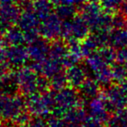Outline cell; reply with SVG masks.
Listing matches in <instances>:
<instances>
[{"label": "cell", "mask_w": 127, "mask_h": 127, "mask_svg": "<svg viewBox=\"0 0 127 127\" xmlns=\"http://www.w3.org/2000/svg\"><path fill=\"white\" fill-rule=\"evenodd\" d=\"M50 45L45 39H37L33 42H30L28 49L30 59L33 62H42L49 57Z\"/></svg>", "instance_id": "10"}, {"label": "cell", "mask_w": 127, "mask_h": 127, "mask_svg": "<svg viewBox=\"0 0 127 127\" xmlns=\"http://www.w3.org/2000/svg\"><path fill=\"white\" fill-rule=\"evenodd\" d=\"M117 62L127 65V47L119 49L117 52Z\"/></svg>", "instance_id": "34"}, {"label": "cell", "mask_w": 127, "mask_h": 127, "mask_svg": "<svg viewBox=\"0 0 127 127\" xmlns=\"http://www.w3.org/2000/svg\"><path fill=\"white\" fill-rule=\"evenodd\" d=\"M89 2H94V3H99L100 0H88Z\"/></svg>", "instance_id": "40"}, {"label": "cell", "mask_w": 127, "mask_h": 127, "mask_svg": "<svg viewBox=\"0 0 127 127\" xmlns=\"http://www.w3.org/2000/svg\"><path fill=\"white\" fill-rule=\"evenodd\" d=\"M64 127H80V126H78V125L73 124V123L67 122V121L65 120V125H64Z\"/></svg>", "instance_id": "38"}, {"label": "cell", "mask_w": 127, "mask_h": 127, "mask_svg": "<svg viewBox=\"0 0 127 127\" xmlns=\"http://www.w3.org/2000/svg\"><path fill=\"white\" fill-rule=\"evenodd\" d=\"M109 45L114 49H122L127 47V29H115L111 31L109 38Z\"/></svg>", "instance_id": "18"}, {"label": "cell", "mask_w": 127, "mask_h": 127, "mask_svg": "<svg viewBox=\"0 0 127 127\" xmlns=\"http://www.w3.org/2000/svg\"><path fill=\"white\" fill-rule=\"evenodd\" d=\"M123 0H100L99 4L101 5L104 11L109 14H115L120 10L123 4Z\"/></svg>", "instance_id": "26"}, {"label": "cell", "mask_w": 127, "mask_h": 127, "mask_svg": "<svg viewBox=\"0 0 127 127\" xmlns=\"http://www.w3.org/2000/svg\"><path fill=\"white\" fill-rule=\"evenodd\" d=\"M124 2H126V3H127V0H123Z\"/></svg>", "instance_id": "42"}, {"label": "cell", "mask_w": 127, "mask_h": 127, "mask_svg": "<svg viewBox=\"0 0 127 127\" xmlns=\"http://www.w3.org/2000/svg\"><path fill=\"white\" fill-rule=\"evenodd\" d=\"M30 67H22L16 73V78L19 89L25 95H30L37 91V78L38 75Z\"/></svg>", "instance_id": "7"}, {"label": "cell", "mask_w": 127, "mask_h": 127, "mask_svg": "<svg viewBox=\"0 0 127 127\" xmlns=\"http://www.w3.org/2000/svg\"><path fill=\"white\" fill-rule=\"evenodd\" d=\"M90 28L81 16H75L72 19L64 20L62 29V37L67 42L77 40L81 42L89 35Z\"/></svg>", "instance_id": "2"}, {"label": "cell", "mask_w": 127, "mask_h": 127, "mask_svg": "<svg viewBox=\"0 0 127 127\" xmlns=\"http://www.w3.org/2000/svg\"><path fill=\"white\" fill-rule=\"evenodd\" d=\"M53 5L50 0H35L30 6L42 21L53 13Z\"/></svg>", "instance_id": "17"}, {"label": "cell", "mask_w": 127, "mask_h": 127, "mask_svg": "<svg viewBox=\"0 0 127 127\" xmlns=\"http://www.w3.org/2000/svg\"><path fill=\"white\" fill-rule=\"evenodd\" d=\"M112 80L120 84L127 79V65L117 62L113 63L112 67Z\"/></svg>", "instance_id": "22"}, {"label": "cell", "mask_w": 127, "mask_h": 127, "mask_svg": "<svg viewBox=\"0 0 127 127\" xmlns=\"http://www.w3.org/2000/svg\"><path fill=\"white\" fill-rule=\"evenodd\" d=\"M40 23L41 20L35 13L30 4L28 5V7L21 12L17 24L25 35L26 42L30 43L38 39V36L40 35L39 33Z\"/></svg>", "instance_id": "3"}, {"label": "cell", "mask_w": 127, "mask_h": 127, "mask_svg": "<svg viewBox=\"0 0 127 127\" xmlns=\"http://www.w3.org/2000/svg\"><path fill=\"white\" fill-rule=\"evenodd\" d=\"M54 5H62V4H71V5H83L87 0H50Z\"/></svg>", "instance_id": "32"}, {"label": "cell", "mask_w": 127, "mask_h": 127, "mask_svg": "<svg viewBox=\"0 0 127 127\" xmlns=\"http://www.w3.org/2000/svg\"><path fill=\"white\" fill-rule=\"evenodd\" d=\"M21 10L16 3L0 4V32L2 34L18 23Z\"/></svg>", "instance_id": "8"}, {"label": "cell", "mask_w": 127, "mask_h": 127, "mask_svg": "<svg viewBox=\"0 0 127 127\" xmlns=\"http://www.w3.org/2000/svg\"><path fill=\"white\" fill-rule=\"evenodd\" d=\"M88 112L90 116L99 119L102 123H105L110 117V112L108 111L105 102L100 95L92 99L88 105Z\"/></svg>", "instance_id": "14"}, {"label": "cell", "mask_w": 127, "mask_h": 127, "mask_svg": "<svg viewBox=\"0 0 127 127\" xmlns=\"http://www.w3.org/2000/svg\"><path fill=\"white\" fill-rule=\"evenodd\" d=\"M100 96L105 102V105L110 112H118L127 106V94L123 91L120 86L105 87Z\"/></svg>", "instance_id": "5"}, {"label": "cell", "mask_w": 127, "mask_h": 127, "mask_svg": "<svg viewBox=\"0 0 127 127\" xmlns=\"http://www.w3.org/2000/svg\"><path fill=\"white\" fill-rule=\"evenodd\" d=\"M6 56L10 65L13 67H21L30 59L28 49L24 45L10 46L6 48Z\"/></svg>", "instance_id": "11"}, {"label": "cell", "mask_w": 127, "mask_h": 127, "mask_svg": "<svg viewBox=\"0 0 127 127\" xmlns=\"http://www.w3.org/2000/svg\"><path fill=\"white\" fill-rule=\"evenodd\" d=\"M79 88L80 89V93L82 95L89 99H94L97 97L98 94H99L100 93L99 83L95 79L87 78Z\"/></svg>", "instance_id": "19"}, {"label": "cell", "mask_w": 127, "mask_h": 127, "mask_svg": "<svg viewBox=\"0 0 127 127\" xmlns=\"http://www.w3.org/2000/svg\"><path fill=\"white\" fill-rule=\"evenodd\" d=\"M55 13L62 19V20H69L75 17L76 8L74 5L71 4H62L56 7Z\"/></svg>", "instance_id": "25"}, {"label": "cell", "mask_w": 127, "mask_h": 127, "mask_svg": "<svg viewBox=\"0 0 127 127\" xmlns=\"http://www.w3.org/2000/svg\"><path fill=\"white\" fill-rule=\"evenodd\" d=\"M106 127H127V121L119 113L111 115L105 122Z\"/></svg>", "instance_id": "27"}, {"label": "cell", "mask_w": 127, "mask_h": 127, "mask_svg": "<svg viewBox=\"0 0 127 127\" xmlns=\"http://www.w3.org/2000/svg\"><path fill=\"white\" fill-rule=\"evenodd\" d=\"M80 127H103V126L101 121L89 115L85 119Z\"/></svg>", "instance_id": "31"}, {"label": "cell", "mask_w": 127, "mask_h": 127, "mask_svg": "<svg viewBox=\"0 0 127 127\" xmlns=\"http://www.w3.org/2000/svg\"><path fill=\"white\" fill-rule=\"evenodd\" d=\"M62 19L56 13H52L41 21L39 33L42 38L47 41H55L62 36Z\"/></svg>", "instance_id": "6"}, {"label": "cell", "mask_w": 127, "mask_h": 127, "mask_svg": "<svg viewBox=\"0 0 127 127\" xmlns=\"http://www.w3.org/2000/svg\"><path fill=\"white\" fill-rule=\"evenodd\" d=\"M17 127H48V122L40 116H35V118L30 119L26 125L17 126Z\"/></svg>", "instance_id": "30"}, {"label": "cell", "mask_w": 127, "mask_h": 127, "mask_svg": "<svg viewBox=\"0 0 127 127\" xmlns=\"http://www.w3.org/2000/svg\"><path fill=\"white\" fill-rule=\"evenodd\" d=\"M120 10H121V13L127 18V3L124 2V3H123L120 8Z\"/></svg>", "instance_id": "35"}, {"label": "cell", "mask_w": 127, "mask_h": 127, "mask_svg": "<svg viewBox=\"0 0 127 127\" xmlns=\"http://www.w3.org/2000/svg\"><path fill=\"white\" fill-rule=\"evenodd\" d=\"M25 107L26 101L19 96H5L2 115L7 119H14L25 111Z\"/></svg>", "instance_id": "9"}, {"label": "cell", "mask_w": 127, "mask_h": 127, "mask_svg": "<svg viewBox=\"0 0 127 127\" xmlns=\"http://www.w3.org/2000/svg\"><path fill=\"white\" fill-rule=\"evenodd\" d=\"M4 98H5L4 95L0 94V115H1L2 112H3V102H4Z\"/></svg>", "instance_id": "36"}, {"label": "cell", "mask_w": 127, "mask_h": 127, "mask_svg": "<svg viewBox=\"0 0 127 127\" xmlns=\"http://www.w3.org/2000/svg\"><path fill=\"white\" fill-rule=\"evenodd\" d=\"M87 116L86 115V112L82 107L76 106L74 108H71L64 114L62 119L67 122L73 123V124L78 125L81 126V124Z\"/></svg>", "instance_id": "20"}, {"label": "cell", "mask_w": 127, "mask_h": 127, "mask_svg": "<svg viewBox=\"0 0 127 127\" xmlns=\"http://www.w3.org/2000/svg\"><path fill=\"white\" fill-rule=\"evenodd\" d=\"M30 118L28 115V113H26V112H23L22 113H20L17 118L13 119L14 123H15L17 126H23V125H26L27 123L30 121Z\"/></svg>", "instance_id": "33"}, {"label": "cell", "mask_w": 127, "mask_h": 127, "mask_svg": "<svg viewBox=\"0 0 127 127\" xmlns=\"http://www.w3.org/2000/svg\"><path fill=\"white\" fill-rule=\"evenodd\" d=\"M97 53L100 55V57L109 65L115 63V61H117V52L115 49L110 45L103 46L99 48Z\"/></svg>", "instance_id": "23"}, {"label": "cell", "mask_w": 127, "mask_h": 127, "mask_svg": "<svg viewBox=\"0 0 127 127\" xmlns=\"http://www.w3.org/2000/svg\"><path fill=\"white\" fill-rule=\"evenodd\" d=\"M19 89L16 78V74L8 73L5 76L0 79V94L4 96L13 95L16 91Z\"/></svg>", "instance_id": "16"}, {"label": "cell", "mask_w": 127, "mask_h": 127, "mask_svg": "<svg viewBox=\"0 0 127 127\" xmlns=\"http://www.w3.org/2000/svg\"><path fill=\"white\" fill-rule=\"evenodd\" d=\"M67 54V44H65L64 42H61V41H56V40H55L50 44L49 55V57L60 61L62 63V61L66 57Z\"/></svg>", "instance_id": "21"}, {"label": "cell", "mask_w": 127, "mask_h": 127, "mask_svg": "<svg viewBox=\"0 0 127 127\" xmlns=\"http://www.w3.org/2000/svg\"><path fill=\"white\" fill-rule=\"evenodd\" d=\"M80 96L74 87H65L56 94V104L52 110L54 116L63 118L64 114L71 108L80 105Z\"/></svg>", "instance_id": "4"}, {"label": "cell", "mask_w": 127, "mask_h": 127, "mask_svg": "<svg viewBox=\"0 0 127 127\" xmlns=\"http://www.w3.org/2000/svg\"><path fill=\"white\" fill-rule=\"evenodd\" d=\"M66 75L67 78L68 85L74 88H79L87 79L85 68L76 64L67 67Z\"/></svg>", "instance_id": "15"}, {"label": "cell", "mask_w": 127, "mask_h": 127, "mask_svg": "<svg viewBox=\"0 0 127 127\" xmlns=\"http://www.w3.org/2000/svg\"><path fill=\"white\" fill-rule=\"evenodd\" d=\"M14 3V0H0V4H4V3Z\"/></svg>", "instance_id": "39"}, {"label": "cell", "mask_w": 127, "mask_h": 127, "mask_svg": "<svg viewBox=\"0 0 127 127\" xmlns=\"http://www.w3.org/2000/svg\"><path fill=\"white\" fill-rule=\"evenodd\" d=\"M127 18L123 15L122 13H115L112 14V28L115 29H121L125 28L126 24Z\"/></svg>", "instance_id": "28"}, {"label": "cell", "mask_w": 127, "mask_h": 127, "mask_svg": "<svg viewBox=\"0 0 127 127\" xmlns=\"http://www.w3.org/2000/svg\"><path fill=\"white\" fill-rule=\"evenodd\" d=\"M25 101L28 110L33 115L43 117L49 113L50 109L47 106L41 94L35 93L30 94L28 95Z\"/></svg>", "instance_id": "13"}, {"label": "cell", "mask_w": 127, "mask_h": 127, "mask_svg": "<svg viewBox=\"0 0 127 127\" xmlns=\"http://www.w3.org/2000/svg\"><path fill=\"white\" fill-rule=\"evenodd\" d=\"M119 85L121 87V88L123 89V91H124V92L127 94V79L126 80H125L122 83L119 84Z\"/></svg>", "instance_id": "37"}, {"label": "cell", "mask_w": 127, "mask_h": 127, "mask_svg": "<svg viewBox=\"0 0 127 127\" xmlns=\"http://www.w3.org/2000/svg\"><path fill=\"white\" fill-rule=\"evenodd\" d=\"M49 78L45 77L44 75L38 76L37 78V92L40 94H44V93L48 92L49 88L50 87V80H48Z\"/></svg>", "instance_id": "29"}, {"label": "cell", "mask_w": 127, "mask_h": 127, "mask_svg": "<svg viewBox=\"0 0 127 127\" xmlns=\"http://www.w3.org/2000/svg\"><path fill=\"white\" fill-rule=\"evenodd\" d=\"M80 16L92 32H111L112 28V14L104 11L101 5L94 2L85 3L80 6Z\"/></svg>", "instance_id": "1"}, {"label": "cell", "mask_w": 127, "mask_h": 127, "mask_svg": "<svg viewBox=\"0 0 127 127\" xmlns=\"http://www.w3.org/2000/svg\"><path fill=\"white\" fill-rule=\"evenodd\" d=\"M67 85H68V81L66 73H62V71L54 75L50 80V87L56 92L65 88Z\"/></svg>", "instance_id": "24"}, {"label": "cell", "mask_w": 127, "mask_h": 127, "mask_svg": "<svg viewBox=\"0 0 127 127\" xmlns=\"http://www.w3.org/2000/svg\"><path fill=\"white\" fill-rule=\"evenodd\" d=\"M26 42L25 35L20 27L13 26L3 33V37L0 39V45L4 48L10 46L24 45Z\"/></svg>", "instance_id": "12"}, {"label": "cell", "mask_w": 127, "mask_h": 127, "mask_svg": "<svg viewBox=\"0 0 127 127\" xmlns=\"http://www.w3.org/2000/svg\"><path fill=\"white\" fill-rule=\"evenodd\" d=\"M0 127H4V126H3V125H2V124H0Z\"/></svg>", "instance_id": "41"}]
</instances>
